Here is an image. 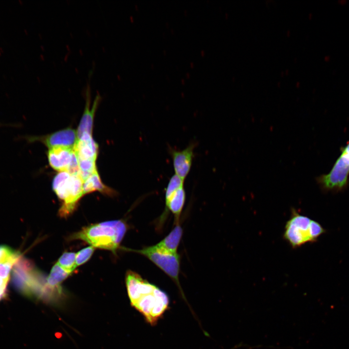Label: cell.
I'll return each instance as SVG.
<instances>
[{"label": "cell", "instance_id": "12", "mask_svg": "<svg viewBox=\"0 0 349 349\" xmlns=\"http://www.w3.org/2000/svg\"><path fill=\"white\" fill-rule=\"evenodd\" d=\"M98 148V145L92 135L85 132L78 139L73 149L78 159L96 161Z\"/></svg>", "mask_w": 349, "mask_h": 349}, {"label": "cell", "instance_id": "21", "mask_svg": "<svg viewBox=\"0 0 349 349\" xmlns=\"http://www.w3.org/2000/svg\"><path fill=\"white\" fill-rule=\"evenodd\" d=\"M239 346H240V345H237V346H235L234 348H232V349H236V348H237L239 347Z\"/></svg>", "mask_w": 349, "mask_h": 349}, {"label": "cell", "instance_id": "18", "mask_svg": "<svg viewBox=\"0 0 349 349\" xmlns=\"http://www.w3.org/2000/svg\"><path fill=\"white\" fill-rule=\"evenodd\" d=\"M76 254L65 252L60 257L57 263L64 270L71 273L77 267L76 265Z\"/></svg>", "mask_w": 349, "mask_h": 349}, {"label": "cell", "instance_id": "7", "mask_svg": "<svg viewBox=\"0 0 349 349\" xmlns=\"http://www.w3.org/2000/svg\"><path fill=\"white\" fill-rule=\"evenodd\" d=\"M48 158L49 165L54 170L80 175L78 159L73 149L63 147L50 148Z\"/></svg>", "mask_w": 349, "mask_h": 349}, {"label": "cell", "instance_id": "15", "mask_svg": "<svg viewBox=\"0 0 349 349\" xmlns=\"http://www.w3.org/2000/svg\"><path fill=\"white\" fill-rule=\"evenodd\" d=\"M183 234V229L179 222L171 232L156 245L169 252L177 253V250Z\"/></svg>", "mask_w": 349, "mask_h": 349}, {"label": "cell", "instance_id": "14", "mask_svg": "<svg viewBox=\"0 0 349 349\" xmlns=\"http://www.w3.org/2000/svg\"><path fill=\"white\" fill-rule=\"evenodd\" d=\"M83 194H87L95 191H98L102 193L114 196L116 191L105 186L101 181L97 171L90 175L83 182Z\"/></svg>", "mask_w": 349, "mask_h": 349}, {"label": "cell", "instance_id": "5", "mask_svg": "<svg viewBox=\"0 0 349 349\" xmlns=\"http://www.w3.org/2000/svg\"><path fill=\"white\" fill-rule=\"evenodd\" d=\"M133 251L148 258L180 286L179 273L180 259L177 253L169 252L156 245Z\"/></svg>", "mask_w": 349, "mask_h": 349}, {"label": "cell", "instance_id": "17", "mask_svg": "<svg viewBox=\"0 0 349 349\" xmlns=\"http://www.w3.org/2000/svg\"><path fill=\"white\" fill-rule=\"evenodd\" d=\"M21 257L19 252L4 245H0V263H12L16 264Z\"/></svg>", "mask_w": 349, "mask_h": 349}, {"label": "cell", "instance_id": "11", "mask_svg": "<svg viewBox=\"0 0 349 349\" xmlns=\"http://www.w3.org/2000/svg\"><path fill=\"white\" fill-rule=\"evenodd\" d=\"M128 295L132 305L141 297L152 292L156 286L143 279L138 273L128 270L126 274Z\"/></svg>", "mask_w": 349, "mask_h": 349}, {"label": "cell", "instance_id": "16", "mask_svg": "<svg viewBox=\"0 0 349 349\" xmlns=\"http://www.w3.org/2000/svg\"><path fill=\"white\" fill-rule=\"evenodd\" d=\"M70 274V272L64 270L57 263L52 267L47 278V285L49 287L57 286Z\"/></svg>", "mask_w": 349, "mask_h": 349}, {"label": "cell", "instance_id": "4", "mask_svg": "<svg viewBox=\"0 0 349 349\" xmlns=\"http://www.w3.org/2000/svg\"><path fill=\"white\" fill-rule=\"evenodd\" d=\"M349 176V143L341 148V154L329 173L316 178L319 186L326 190H340L348 185Z\"/></svg>", "mask_w": 349, "mask_h": 349}, {"label": "cell", "instance_id": "13", "mask_svg": "<svg viewBox=\"0 0 349 349\" xmlns=\"http://www.w3.org/2000/svg\"><path fill=\"white\" fill-rule=\"evenodd\" d=\"M186 200V192L184 186L175 190L169 198L165 199L167 210L174 215L175 224L179 220Z\"/></svg>", "mask_w": 349, "mask_h": 349}, {"label": "cell", "instance_id": "20", "mask_svg": "<svg viewBox=\"0 0 349 349\" xmlns=\"http://www.w3.org/2000/svg\"><path fill=\"white\" fill-rule=\"evenodd\" d=\"M15 264L12 263H0V278L9 280L12 269Z\"/></svg>", "mask_w": 349, "mask_h": 349}, {"label": "cell", "instance_id": "6", "mask_svg": "<svg viewBox=\"0 0 349 349\" xmlns=\"http://www.w3.org/2000/svg\"><path fill=\"white\" fill-rule=\"evenodd\" d=\"M168 302L166 294L156 286L152 292L141 297L132 306L153 323L166 310Z\"/></svg>", "mask_w": 349, "mask_h": 349}, {"label": "cell", "instance_id": "3", "mask_svg": "<svg viewBox=\"0 0 349 349\" xmlns=\"http://www.w3.org/2000/svg\"><path fill=\"white\" fill-rule=\"evenodd\" d=\"M291 215L286 222L284 232V238L293 248L305 243L314 241L323 232L321 225L308 217L292 209Z\"/></svg>", "mask_w": 349, "mask_h": 349}, {"label": "cell", "instance_id": "8", "mask_svg": "<svg viewBox=\"0 0 349 349\" xmlns=\"http://www.w3.org/2000/svg\"><path fill=\"white\" fill-rule=\"evenodd\" d=\"M197 144V142L192 141L182 150H176L171 147L168 148V152L173 161L174 174L184 181L190 171L195 156L194 151Z\"/></svg>", "mask_w": 349, "mask_h": 349}, {"label": "cell", "instance_id": "19", "mask_svg": "<svg viewBox=\"0 0 349 349\" xmlns=\"http://www.w3.org/2000/svg\"><path fill=\"white\" fill-rule=\"evenodd\" d=\"M95 248L94 247L90 246L82 249L76 254V266L77 267L81 265L87 261L91 257L94 251Z\"/></svg>", "mask_w": 349, "mask_h": 349}, {"label": "cell", "instance_id": "2", "mask_svg": "<svg viewBox=\"0 0 349 349\" xmlns=\"http://www.w3.org/2000/svg\"><path fill=\"white\" fill-rule=\"evenodd\" d=\"M83 181L79 174L67 172H59L52 181V189L62 202L58 213L66 218L76 208L79 199L84 195Z\"/></svg>", "mask_w": 349, "mask_h": 349}, {"label": "cell", "instance_id": "9", "mask_svg": "<svg viewBox=\"0 0 349 349\" xmlns=\"http://www.w3.org/2000/svg\"><path fill=\"white\" fill-rule=\"evenodd\" d=\"M85 98V108L77 131L78 139L84 133L92 135L94 118L102 97L98 93L94 99L92 107L90 108L91 102V88L90 83L87 82L84 90Z\"/></svg>", "mask_w": 349, "mask_h": 349}, {"label": "cell", "instance_id": "1", "mask_svg": "<svg viewBox=\"0 0 349 349\" xmlns=\"http://www.w3.org/2000/svg\"><path fill=\"white\" fill-rule=\"evenodd\" d=\"M127 230V225L124 221H108L86 226L72 235L70 239L83 240L95 248L109 250L115 253Z\"/></svg>", "mask_w": 349, "mask_h": 349}, {"label": "cell", "instance_id": "10", "mask_svg": "<svg viewBox=\"0 0 349 349\" xmlns=\"http://www.w3.org/2000/svg\"><path fill=\"white\" fill-rule=\"evenodd\" d=\"M30 142L39 141L49 148L63 147L74 149L78 141L77 132L71 128H67L54 132L45 137H30Z\"/></svg>", "mask_w": 349, "mask_h": 349}]
</instances>
